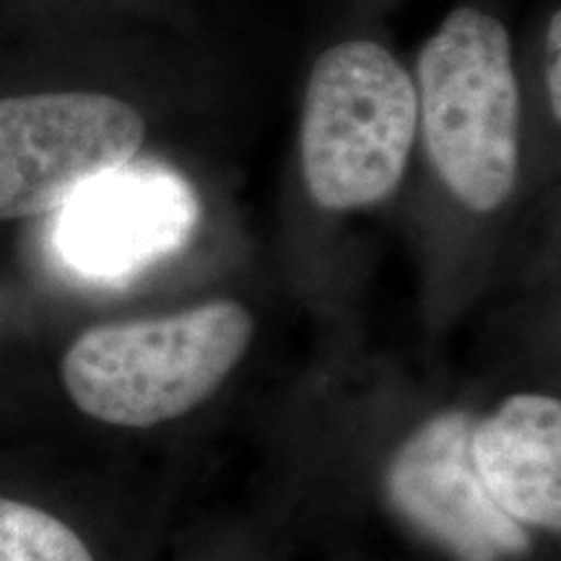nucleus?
Here are the masks:
<instances>
[{"mask_svg": "<svg viewBox=\"0 0 561 561\" xmlns=\"http://www.w3.org/2000/svg\"><path fill=\"white\" fill-rule=\"evenodd\" d=\"M252 333L255 320L237 301L89 328L62 356V388L87 416L146 430L206 401L242 362Z\"/></svg>", "mask_w": 561, "mask_h": 561, "instance_id": "1", "label": "nucleus"}, {"mask_svg": "<svg viewBox=\"0 0 561 561\" xmlns=\"http://www.w3.org/2000/svg\"><path fill=\"white\" fill-rule=\"evenodd\" d=\"M419 125L442 182L462 206L494 210L517 178L520 94L510 34L489 13L458 9L419 55Z\"/></svg>", "mask_w": 561, "mask_h": 561, "instance_id": "2", "label": "nucleus"}, {"mask_svg": "<svg viewBox=\"0 0 561 561\" xmlns=\"http://www.w3.org/2000/svg\"><path fill=\"white\" fill-rule=\"evenodd\" d=\"M416 128V83L382 45L351 39L322 53L301 112V170L314 203L351 210L388 198Z\"/></svg>", "mask_w": 561, "mask_h": 561, "instance_id": "3", "label": "nucleus"}, {"mask_svg": "<svg viewBox=\"0 0 561 561\" xmlns=\"http://www.w3.org/2000/svg\"><path fill=\"white\" fill-rule=\"evenodd\" d=\"M146 136L136 107L96 91L0 96V221L58 210L130 164Z\"/></svg>", "mask_w": 561, "mask_h": 561, "instance_id": "4", "label": "nucleus"}, {"mask_svg": "<svg viewBox=\"0 0 561 561\" xmlns=\"http://www.w3.org/2000/svg\"><path fill=\"white\" fill-rule=\"evenodd\" d=\"M201 206L180 174L164 167L112 170L58 208L55 250L89 280L121 284L191 240Z\"/></svg>", "mask_w": 561, "mask_h": 561, "instance_id": "5", "label": "nucleus"}, {"mask_svg": "<svg viewBox=\"0 0 561 561\" xmlns=\"http://www.w3.org/2000/svg\"><path fill=\"white\" fill-rule=\"evenodd\" d=\"M466 413H439L396 453L385 486L401 515L458 561H510L530 549L525 525L496 507L476 473Z\"/></svg>", "mask_w": 561, "mask_h": 561, "instance_id": "6", "label": "nucleus"}, {"mask_svg": "<svg viewBox=\"0 0 561 561\" xmlns=\"http://www.w3.org/2000/svg\"><path fill=\"white\" fill-rule=\"evenodd\" d=\"M468 453L489 496L515 523L561 528V403L515 396L471 426Z\"/></svg>", "mask_w": 561, "mask_h": 561, "instance_id": "7", "label": "nucleus"}, {"mask_svg": "<svg viewBox=\"0 0 561 561\" xmlns=\"http://www.w3.org/2000/svg\"><path fill=\"white\" fill-rule=\"evenodd\" d=\"M0 561H94V557L58 515L0 496Z\"/></svg>", "mask_w": 561, "mask_h": 561, "instance_id": "8", "label": "nucleus"}, {"mask_svg": "<svg viewBox=\"0 0 561 561\" xmlns=\"http://www.w3.org/2000/svg\"><path fill=\"white\" fill-rule=\"evenodd\" d=\"M549 96L553 117H561V16L553 13L549 24Z\"/></svg>", "mask_w": 561, "mask_h": 561, "instance_id": "9", "label": "nucleus"}]
</instances>
